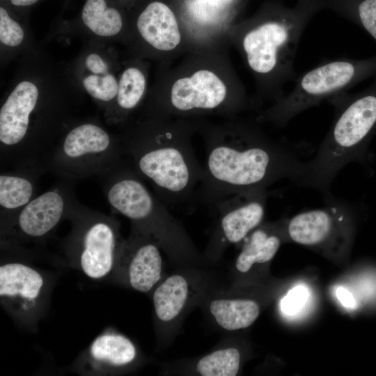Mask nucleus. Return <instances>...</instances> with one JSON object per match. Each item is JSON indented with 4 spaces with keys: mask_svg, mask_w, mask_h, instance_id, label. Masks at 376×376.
<instances>
[{
    "mask_svg": "<svg viewBox=\"0 0 376 376\" xmlns=\"http://www.w3.org/2000/svg\"><path fill=\"white\" fill-rule=\"evenodd\" d=\"M205 160L197 202L214 207L246 190L289 179L306 187L307 162L257 125L238 122L205 132Z\"/></svg>",
    "mask_w": 376,
    "mask_h": 376,
    "instance_id": "obj_1",
    "label": "nucleus"
},
{
    "mask_svg": "<svg viewBox=\"0 0 376 376\" xmlns=\"http://www.w3.org/2000/svg\"><path fill=\"white\" fill-rule=\"evenodd\" d=\"M191 132L182 122L154 115L120 136L126 162L166 206L197 202L203 168Z\"/></svg>",
    "mask_w": 376,
    "mask_h": 376,
    "instance_id": "obj_2",
    "label": "nucleus"
},
{
    "mask_svg": "<svg viewBox=\"0 0 376 376\" xmlns=\"http://www.w3.org/2000/svg\"><path fill=\"white\" fill-rule=\"evenodd\" d=\"M322 9V0H297L292 6L276 3L240 30L246 63L260 93L273 103L297 77L294 65L299 40L309 22Z\"/></svg>",
    "mask_w": 376,
    "mask_h": 376,
    "instance_id": "obj_3",
    "label": "nucleus"
},
{
    "mask_svg": "<svg viewBox=\"0 0 376 376\" xmlns=\"http://www.w3.org/2000/svg\"><path fill=\"white\" fill-rule=\"evenodd\" d=\"M335 109L331 126L316 155L307 162L306 187L329 194V187L340 170L361 161L376 133V76L365 90L344 93L329 100Z\"/></svg>",
    "mask_w": 376,
    "mask_h": 376,
    "instance_id": "obj_4",
    "label": "nucleus"
},
{
    "mask_svg": "<svg viewBox=\"0 0 376 376\" xmlns=\"http://www.w3.org/2000/svg\"><path fill=\"white\" fill-rule=\"evenodd\" d=\"M375 76L376 56L327 61L297 76L290 92L263 111L257 121L283 127L309 108L347 93L356 84Z\"/></svg>",
    "mask_w": 376,
    "mask_h": 376,
    "instance_id": "obj_5",
    "label": "nucleus"
},
{
    "mask_svg": "<svg viewBox=\"0 0 376 376\" xmlns=\"http://www.w3.org/2000/svg\"><path fill=\"white\" fill-rule=\"evenodd\" d=\"M123 158L120 137L97 122L81 121L63 129L45 166L59 178L77 181L97 177Z\"/></svg>",
    "mask_w": 376,
    "mask_h": 376,
    "instance_id": "obj_6",
    "label": "nucleus"
},
{
    "mask_svg": "<svg viewBox=\"0 0 376 376\" xmlns=\"http://www.w3.org/2000/svg\"><path fill=\"white\" fill-rule=\"evenodd\" d=\"M68 220L72 229L64 251L69 263L93 280L113 274L125 242L118 221L80 203Z\"/></svg>",
    "mask_w": 376,
    "mask_h": 376,
    "instance_id": "obj_7",
    "label": "nucleus"
},
{
    "mask_svg": "<svg viewBox=\"0 0 376 376\" xmlns=\"http://www.w3.org/2000/svg\"><path fill=\"white\" fill-rule=\"evenodd\" d=\"M75 181L59 178L47 191L36 196L1 231V240L17 242L41 240L64 219H68L79 203L74 192Z\"/></svg>",
    "mask_w": 376,
    "mask_h": 376,
    "instance_id": "obj_8",
    "label": "nucleus"
},
{
    "mask_svg": "<svg viewBox=\"0 0 376 376\" xmlns=\"http://www.w3.org/2000/svg\"><path fill=\"white\" fill-rule=\"evenodd\" d=\"M49 286L45 274L26 262L9 260L1 263V304L20 323L31 325L40 318Z\"/></svg>",
    "mask_w": 376,
    "mask_h": 376,
    "instance_id": "obj_9",
    "label": "nucleus"
},
{
    "mask_svg": "<svg viewBox=\"0 0 376 376\" xmlns=\"http://www.w3.org/2000/svg\"><path fill=\"white\" fill-rule=\"evenodd\" d=\"M242 104L230 100L223 81L212 71L201 70L176 80L166 102L158 106L155 115H189L226 109L237 111Z\"/></svg>",
    "mask_w": 376,
    "mask_h": 376,
    "instance_id": "obj_10",
    "label": "nucleus"
},
{
    "mask_svg": "<svg viewBox=\"0 0 376 376\" xmlns=\"http://www.w3.org/2000/svg\"><path fill=\"white\" fill-rule=\"evenodd\" d=\"M155 240L145 231L132 226L113 273L123 274L130 285L141 292L150 291L161 277L162 259Z\"/></svg>",
    "mask_w": 376,
    "mask_h": 376,
    "instance_id": "obj_11",
    "label": "nucleus"
},
{
    "mask_svg": "<svg viewBox=\"0 0 376 376\" xmlns=\"http://www.w3.org/2000/svg\"><path fill=\"white\" fill-rule=\"evenodd\" d=\"M324 197V207L302 212L289 220L287 232L292 240L306 246L322 245L335 232L345 229L351 217L350 205L330 194Z\"/></svg>",
    "mask_w": 376,
    "mask_h": 376,
    "instance_id": "obj_12",
    "label": "nucleus"
},
{
    "mask_svg": "<svg viewBox=\"0 0 376 376\" xmlns=\"http://www.w3.org/2000/svg\"><path fill=\"white\" fill-rule=\"evenodd\" d=\"M268 193L267 189H254L234 194L219 203L220 234L225 242L242 241L262 222Z\"/></svg>",
    "mask_w": 376,
    "mask_h": 376,
    "instance_id": "obj_13",
    "label": "nucleus"
},
{
    "mask_svg": "<svg viewBox=\"0 0 376 376\" xmlns=\"http://www.w3.org/2000/svg\"><path fill=\"white\" fill-rule=\"evenodd\" d=\"M9 169L0 175L1 231L36 196L39 178L47 171L44 164Z\"/></svg>",
    "mask_w": 376,
    "mask_h": 376,
    "instance_id": "obj_14",
    "label": "nucleus"
},
{
    "mask_svg": "<svg viewBox=\"0 0 376 376\" xmlns=\"http://www.w3.org/2000/svg\"><path fill=\"white\" fill-rule=\"evenodd\" d=\"M136 350L125 336L109 329L99 334L76 363L82 373L103 375L132 363Z\"/></svg>",
    "mask_w": 376,
    "mask_h": 376,
    "instance_id": "obj_15",
    "label": "nucleus"
},
{
    "mask_svg": "<svg viewBox=\"0 0 376 376\" xmlns=\"http://www.w3.org/2000/svg\"><path fill=\"white\" fill-rule=\"evenodd\" d=\"M136 27L142 38L159 51H171L181 40L176 17L162 2L153 1L148 4L137 18Z\"/></svg>",
    "mask_w": 376,
    "mask_h": 376,
    "instance_id": "obj_16",
    "label": "nucleus"
},
{
    "mask_svg": "<svg viewBox=\"0 0 376 376\" xmlns=\"http://www.w3.org/2000/svg\"><path fill=\"white\" fill-rule=\"evenodd\" d=\"M81 84L86 93L103 106L106 113L112 106L118 89V81L109 63L97 53L88 54L84 61Z\"/></svg>",
    "mask_w": 376,
    "mask_h": 376,
    "instance_id": "obj_17",
    "label": "nucleus"
},
{
    "mask_svg": "<svg viewBox=\"0 0 376 376\" xmlns=\"http://www.w3.org/2000/svg\"><path fill=\"white\" fill-rule=\"evenodd\" d=\"M146 86V77L139 68L136 67L126 68L118 81L116 97L106 113L109 121L116 123L124 120L141 102Z\"/></svg>",
    "mask_w": 376,
    "mask_h": 376,
    "instance_id": "obj_18",
    "label": "nucleus"
},
{
    "mask_svg": "<svg viewBox=\"0 0 376 376\" xmlns=\"http://www.w3.org/2000/svg\"><path fill=\"white\" fill-rule=\"evenodd\" d=\"M81 20L88 30L104 38L118 35L123 26L122 13L112 0H85Z\"/></svg>",
    "mask_w": 376,
    "mask_h": 376,
    "instance_id": "obj_19",
    "label": "nucleus"
},
{
    "mask_svg": "<svg viewBox=\"0 0 376 376\" xmlns=\"http://www.w3.org/2000/svg\"><path fill=\"white\" fill-rule=\"evenodd\" d=\"M210 311L217 322L229 331L251 325L259 315L257 303L247 299H217L210 305Z\"/></svg>",
    "mask_w": 376,
    "mask_h": 376,
    "instance_id": "obj_20",
    "label": "nucleus"
},
{
    "mask_svg": "<svg viewBox=\"0 0 376 376\" xmlns=\"http://www.w3.org/2000/svg\"><path fill=\"white\" fill-rule=\"evenodd\" d=\"M188 295V285L180 275L166 279L155 290L152 300L159 320L169 322L174 319L182 309Z\"/></svg>",
    "mask_w": 376,
    "mask_h": 376,
    "instance_id": "obj_21",
    "label": "nucleus"
},
{
    "mask_svg": "<svg viewBox=\"0 0 376 376\" xmlns=\"http://www.w3.org/2000/svg\"><path fill=\"white\" fill-rule=\"evenodd\" d=\"M281 244L279 235L264 228L256 229L250 236L236 260V267L241 272H248L255 263L271 260Z\"/></svg>",
    "mask_w": 376,
    "mask_h": 376,
    "instance_id": "obj_22",
    "label": "nucleus"
},
{
    "mask_svg": "<svg viewBox=\"0 0 376 376\" xmlns=\"http://www.w3.org/2000/svg\"><path fill=\"white\" fill-rule=\"evenodd\" d=\"M331 10L355 23L376 41V0H322Z\"/></svg>",
    "mask_w": 376,
    "mask_h": 376,
    "instance_id": "obj_23",
    "label": "nucleus"
},
{
    "mask_svg": "<svg viewBox=\"0 0 376 376\" xmlns=\"http://www.w3.org/2000/svg\"><path fill=\"white\" fill-rule=\"evenodd\" d=\"M240 354L236 348L215 351L201 358L197 370L203 376H235L240 367Z\"/></svg>",
    "mask_w": 376,
    "mask_h": 376,
    "instance_id": "obj_24",
    "label": "nucleus"
},
{
    "mask_svg": "<svg viewBox=\"0 0 376 376\" xmlns=\"http://www.w3.org/2000/svg\"><path fill=\"white\" fill-rule=\"evenodd\" d=\"M24 30L14 17L10 7L1 3L0 6V42L8 47H19L24 41Z\"/></svg>",
    "mask_w": 376,
    "mask_h": 376,
    "instance_id": "obj_25",
    "label": "nucleus"
},
{
    "mask_svg": "<svg viewBox=\"0 0 376 376\" xmlns=\"http://www.w3.org/2000/svg\"><path fill=\"white\" fill-rule=\"evenodd\" d=\"M306 299V291L304 288L298 286L293 288L282 300L283 311L289 315L295 314L302 307Z\"/></svg>",
    "mask_w": 376,
    "mask_h": 376,
    "instance_id": "obj_26",
    "label": "nucleus"
},
{
    "mask_svg": "<svg viewBox=\"0 0 376 376\" xmlns=\"http://www.w3.org/2000/svg\"><path fill=\"white\" fill-rule=\"evenodd\" d=\"M40 1L42 0H1V3L10 8H26L36 4Z\"/></svg>",
    "mask_w": 376,
    "mask_h": 376,
    "instance_id": "obj_27",
    "label": "nucleus"
},
{
    "mask_svg": "<svg viewBox=\"0 0 376 376\" xmlns=\"http://www.w3.org/2000/svg\"><path fill=\"white\" fill-rule=\"evenodd\" d=\"M336 293L343 305L347 307H354L355 306V301L352 294L347 290L340 288L337 290Z\"/></svg>",
    "mask_w": 376,
    "mask_h": 376,
    "instance_id": "obj_28",
    "label": "nucleus"
}]
</instances>
